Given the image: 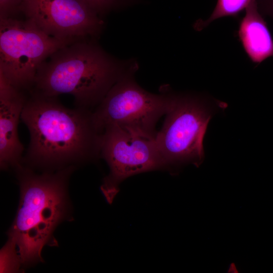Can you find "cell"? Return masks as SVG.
I'll list each match as a JSON object with an SVG mask.
<instances>
[{"label": "cell", "mask_w": 273, "mask_h": 273, "mask_svg": "<svg viewBox=\"0 0 273 273\" xmlns=\"http://www.w3.org/2000/svg\"><path fill=\"white\" fill-rule=\"evenodd\" d=\"M21 119L30 142L22 164L54 171L96 159L100 155L102 133L89 109L65 107L57 97L30 91Z\"/></svg>", "instance_id": "cell-1"}, {"label": "cell", "mask_w": 273, "mask_h": 273, "mask_svg": "<svg viewBox=\"0 0 273 273\" xmlns=\"http://www.w3.org/2000/svg\"><path fill=\"white\" fill-rule=\"evenodd\" d=\"M15 169L20 198L8 241L15 248L21 267H27L43 261L45 246L58 245L54 232L68 218L67 185L75 166L41 174L23 164Z\"/></svg>", "instance_id": "cell-2"}, {"label": "cell", "mask_w": 273, "mask_h": 273, "mask_svg": "<svg viewBox=\"0 0 273 273\" xmlns=\"http://www.w3.org/2000/svg\"><path fill=\"white\" fill-rule=\"evenodd\" d=\"M48 58L38 69L30 91L53 97L70 94L77 107L89 109L98 105L128 73L123 72L119 63L86 39L67 44Z\"/></svg>", "instance_id": "cell-3"}, {"label": "cell", "mask_w": 273, "mask_h": 273, "mask_svg": "<svg viewBox=\"0 0 273 273\" xmlns=\"http://www.w3.org/2000/svg\"><path fill=\"white\" fill-rule=\"evenodd\" d=\"M225 106L222 102L201 95L172 94L165 121L155 139L165 169L201 164L208 123L216 109Z\"/></svg>", "instance_id": "cell-4"}, {"label": "cell", "mask_w": 273, "mask_h": 273, "mask_svg": "<svg viewBox=\"0 0 273 273\" xmlns=\"http://www.w3.org/2000/svg\"><path fill=\"white\" fill-rule=\"evenodd\" d=\"M70 43L48 35L26 18H0V72L18 89L30 91L42 63Z\"/></svg>", "instance_id": "cell-5"}, {"label": "cell", "mask_w": 273, "mask_h": 273, "mask_svg": "<svg viewBox=\"0 0 273 273\" xmlns=\"http://www.w3.org/2000/svg\"><path fill=\"white\" fill-rule=\"evenodd\" d=\"M172 94L156 95L138 85L131 72L122 77L111 88L93 112L94 123L101 133L115 124L156 139V125L169 109Z\"/></svg>", "instance_id": "cell-6"}, {"label": "cell", "mask_w": 273, "mask_h": 273, "mask_svg": "<svg viewBox=\"0 0 273 273\" xmlns=\"http://www.w3.org/2000/svg\"><path fill=\"white\" fill-rule=\"evenodd\" d=\"M100 155L110 169L101 186L107 202L111 204L120 184L141 173L166 169L155 139L115 124L107 126L101 135Z\"/></svg>", "instance_id": "cell-7"}, {"label": "cell", "mask_w": 273, "mask_h": 273, "mask_svg": "<svg viewBox=\"0 0 273 273\" xmlns=\"http://www.w3.org/2000/svg\"><path fill=\"white\" fill-rule=\"evenodd\" d=\"M20 10L46 34L69 43L98 34L103 26L82 0H21Z\"/></svg>", "instance_id": "cell-8"}, {"label": "cell", "mask_w": 273, "mask_h": 273, "mask_svg": "<svg viewBox=\"0 0 273 273\" xmlns=\"http://www.w3.org/2000/svg\"><path fill=\"white\" fill-rule=\"evenodd\" d=\"M27 98L0 72V165L2 170L22 164L24 150L18 136L19 118Z\"/></svg>", "instance_id": "cell-9"}, {"label": "cell", "mask_w": 273, "mask_h": 273, "mask_svg": "<svg viewBox=\"0 0 273 273\" xmlns=\"http://www.w3.org/2000/svg\"><path fill=\"white\" fill-rule=\"evenodd\" d=\"M245 11L240 23L238 36L251 60L259 64L273 57V39L256 0H251Z\"/></svg>", "instance_id": "cell-10"}, {"label": "cell", "mask_w": 273, "mask_h": 273, "mask_svg": "<svg viewBox=\"0 0 273 273\" xmlns=\"http://www.w3.org/2000/svg\"><path fill=\"white\" fill-rule=\"evenodd\" d=\"M251 0H217L211 16L206 20H200L195 27L201 30L208 26L213 21L219 18L233 16L237 17L239 14L245 9Z\"/></svg>", "instance_id": "cell-11"}, {"label": "cell", "mask_w": 273, "mask_h": 273, "mask_svg": "<svg viewBox=\"0 0 273 273\" xmlns=\"http://www.w3.org/2000/svg\"><path fill=\"white\" fill-rule=\"evenodd\" d=\"M21 267V262L14 246L9 241L1 250V272H13Z\"/></svg>", "instance_id": "cell-12"}, {"label": "cell", "mask_w": 273, "mask_h": 273, "mask_svg": "<svg viewBox=\"0 0 273 273\" xmlns=\"http://www.w3.org/2000/svg\"><path fill=\"white\" fill-rule=\"evenodd\" d=\"M21 0H0V18L15 17L20 11Z\"/></svg>", "instance_id": "cell-13"}, {"label": "cell", "mask_w": 273, "mask_h": 273, "mask_svg": "<svg viewBox=\"0 0 273 273\" xmlns=\"http://www.w3.org/2000/svg\"><path fill=\"white\" fill-rule=\"evenodd\" d=\"M97 14L115 6L120 0H82Z\"/></svg>", "instance_id": "cell-14"}, {"label": "cell", "mask_w": 273, "mask_h": 273, "mask_svg": "<svg viewBox=\"0 0 273 273\" xmlns=\"http://www.w3.org/2000/svg\"><path fill=\"white\" fill-rule=\"evenodd\" d=\"M256 2L262 15L273 18V0H256Z\"/></svg>", "instance_id": "cell-15"}]
</instances>
